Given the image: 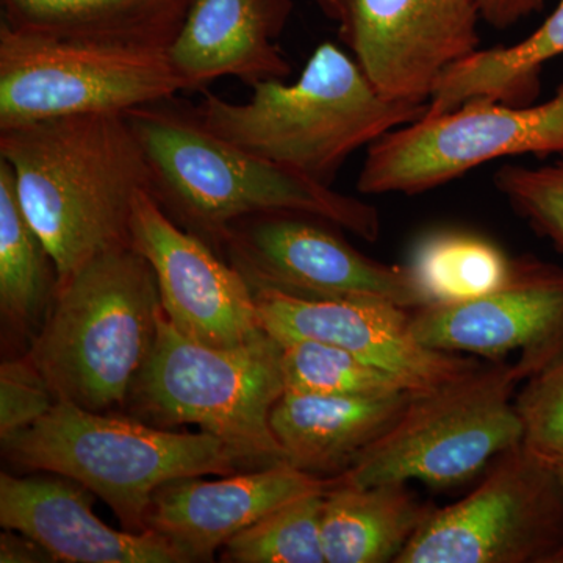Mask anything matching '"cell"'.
I'll use <instances>...</instances> for the list:
<instances>
[{
    "mask_svg": "<svg viewBox=\"0 0 563 563\" xmlns=\"http://www.w3.org/2000/svg\"><path fill=\"white\" fill-rule=\"evenodd\" d=\"M25 218L65 280L101 252L131 243L150 163L125 113L80 114L0 131Z\"/></svg>",
    "mask_w": 563,
    "mask_h": 563,
    "instance_id": "6da1fadb",
    "label": "cell"
},
{
    "mask_svg": "<svg viewBox=\"0 0 563 563\" xmlns=\"http://www.w3.org/2000/svg\"><path fill=\"white\" fill-rule=\"evenodd\" d=\"M150 163L152 195L187 231L218 244L232 224L255 214H312L366 242L383 222L376 207L236 146L195 111L165 102L125 113Z\"/></svg>",
    "mask_w": 563,
    "mask_h": 563,
    "instance_id": "7a4b0ae2",
    "label": "cell"
},
{
    "mask_svg": "<svg viewBox=\"0 0 563 563\" xmlns=\"http://www.w3.org/2000/svg\"><path fill=\"white\" fill-rule=\"evenodd\" d=\"M246 102L206 92L199 121L243 150L332 185L344 162L388 132L428 113V103L387 98L352 55L322 43L301 76L252 85Z\"/></svg>",
    "mask_w": 563,
    "mask_h": 563,
    "instance_id": "3957f363",
    "label": "cell"
},
{
    "mask_svg": "<svg viewBox=\"0 0 563 563\" xmlns=\"http://www.w3.org/2000/svg\"><path fill=\"white\" fill-rule=\"evenodd\" d=\"M162 310L151 263L121 244L58 282L25 355L58 399L107 413L129 401Z\"/></svg>",
    "mask_w": 563,
    "mask_h": 563,
    "instance_id": "277c9868",
    "label": "cell"
},
{
    "mask_svg": "<svg viewBox=\"0 0 563 563\" xmlns=\"http://www.w3.org/2000/svg\"><path fill=\"white\" fill-rule=\"evenodd\" d=\"M3 457L18 468L60 474L109 504L129 532L147 531L155 492L172 481L231 476L236 455L209 432H172L91 412L58 399L31 428L2 439Z\"/></svg>",
    "mask_w": 563,
    "mask_h": 563,
    "instance_id": "5b68a950",
    "label": "cell"
},
{
    "mask_svg": "<svg viewBox=\"0 0 563 563\" xmlns=\"http://www.w3.org/2000/svg\"><path fill=\"white\" fill-rule=\"evenodd\" d=\"M282 344L268 333L239 347L192 342L161 313L154 346L129 404L162 428L196 424L220 439L242 468L287 462L272 428L285 393Z\"/></svg>",
    "mask_w": 563,
    "mask_h": 563,
    "instance_id": "8992f818",
    "label": "cell"
},
{
    "mask_svg": "<svg viewBox=\"0 0 563 563\" xmlns=\"http://www.w3.org/2000/svg\"><path fill=\"white\" fill-rule=\"evenodd\" d=\"M529 377L520 362H493L415 396L339 483L369 487L417 481L454 487L472 479L523 439L515 393Z\"/></svg>",
    "mask_w": 563,
    "mask_h": 563,
    "instance_id": "52a82bcc",
    "label": "cell"
},
{
    "mask_svg": "<svg viewBox=\"0 0 563 563\" xmlns=\"http://www.w3.org/2000/svg\"><path fill=\"white\" fill-rule=\"evenodd\" d=\"M185 91L168 49L55 38L0 24V131L57 118L128 113Z\"/></svg>",
    "mask_w": 563,
    "mask_h": 563,
    "instance_id": "ba28073f",
    "label": "cell"
},
{
    "mask_svg": "<svg viewBox=\"0 0 563 563\" xmlns=\"http://www.w3.org/2000/svg\"><path fill=\"white\" fill-rule=\"evenodd\" d=\"M563 155V84L542 103L472 99L426 114L366 147L363 195H422L485 163L521 155Z\"/></svg>",
    "mask_w": 563,
    "mask_h": 563,
    "instance_id": "9c48e42d",
    "label": "cell"
},
{
    "mask_svg": "<svg viewBox=\"0 0 563 563\" xmlns=\"http://www.w3.org/2000/svg\"><path fill=\"white\" fill-rule=\"evenodd\" d=\"M395 563H563L554 462L521 443L506 451L465 498L433 507Z\"/></svg>",
    "mask_w": 563,
    "mask_h": 563,
    "instance_id": "30bf717a",
    "label": "cell"
},
{
    "mask_svg": "<svg viewBox=\"0 0 563 563\" xmlns=\"http://www.w3.org/2000/svg\"><path fill=\"white\" fill-rule=\"evenodd\" d=\"M333 229L340 228L312 214H255L232 224L221 246L254 291L407 310L429 306L409 266L374 261Z\"/></svg>",
    "mask_w": 563,
    "mask_h": 563,
    "instance_id": "8fae6325",
    "label": "cell"
},
{
    "mask_svg": "<svg viewBox=\"0 0 563 563\" xmlns=\"http://www.w3.org/2000/svg\"><path fill=\"white\" fill-rule=\"evenodd\" d=\"M374 87L428 103L455 63L479 49L477 0H314Z\"/></svg>",
    "mask_w": 563,
    "mask_h": 563,
    "instance_id": "7c38bea8",
    "label": "cell"
},
{
    "mask_svg": "<svg viewBox=\"0 0 563 563\" xmlns=\"http://www.w3.org/2000/svg\"><path fill=\"white\" fill-rule=\"evenodd\" d=\"M131 243L151 263L163 313L181 335L207 346L239 347L265 333L243 274L181 229L151 191L136 196Z\"/></svg>",
    "mask_w": 563,
    "mask_h": 563,
    "instance_id": "4fadbf2b",
    "label": "cell"
},
{
    "mask_svg": "<svg viewBox=\"0 0 563 563\" xmlns=\"http://www.w3.org/2000/svg\"><path fill=\"white\" fill-rule=\"evenodd\" d=\"M413 336L431 350L501 362L517 358L529 377L563 354V268L515 258L501 287L470 301L412 310Z\"/></svg>",
    "mask_w": 563,
    "mask_h": 563,
    "instance_id": "5bb4252c",
    "label": "cell"
},
{
    "mask_svg": "<svg viewBox=\"0 0 563 563\" xmlns=\"http://www.w3.org/2000/svg\"><path fill=\"white\" fill-rule=\"evenodd\" d=\"M258 321L277 342L313 340L351 352L402 377L420 391L433 390L479 368L472 355L431 350L410 328V310L369 301H317L255 290Z\"/></svg>",
    "mask_w": 563,
    "mask_h": 563,
    "instance_id": "9a60e30c",
    "label": "cell"
},
{
    "mask_svg": "<svg viewBox=\"0 0 563 563\" xmlns=\"http://www.w3.org/2000/svg\"><path fill=\"white\" fill-rule=\"evenodd\" d=\"M336 484V476H314L287 462L220 481L185 477L155 492L147 529L168 537L191 562H211L225 542L266 515Z\"/></svg>",
    "mask_w": 563,
    "mask_h": 563,
    "instance_id": "2e32d148",
    "label": "cell"
},
{
    "mask_svg": "<svg viewBox=\"0 0 563 563\" xmlns=\"http://www.w3.org/2000/svg\"><path fill=\"white\" fill-rule=\"evenodd\" d=\"M95 499V493L60 474H0V525L36 540L57 562H191L168 537L152 529L110 528L92 514Z\"/></svg>",
    "mask_w": 563,
    "mask_h": 563,
    "instance_id": "e0dca14e",
    "label": "cell"
},
{
    "mask_svg": "<svg viewBox=\"0 0 563 563\" xmlns=\"http://www.w3.org/2000/svg\"><path fill=\"white\" fill-rule=\"evenodd\" d=\"M292 0H195L168 47L185 91L203 90L222 77L252 85L285 80L291 65L280 38Z\"/></svg>",
    "mask_w": 563,
    "mask_h": 563,
    "instance_id": "ac0fdd59",
    "label": "cell"
},
{
    "mask_svg": "<svg viewBox=\"0 0 563 563\" xmlns=\"http://www.w3.org/2000/svg\"><path fill=\"white\" fill-rule=\"evenodd\" d=\"M417 395L420 393L332 396L285 391L274 406L272 428L287 463L314 476H339L398 420Z\"/></svg>",
    "mask_w": 563,
    "mask_h": 563,
    "instance_id": "d6986e66",
    "label": "cell"
},
{
    "mask_svg": "<svg viewBox=\"0 0 563 563\" xmlns=\"http://www.w3.org/2000/svg\"><path fill=\"white\" fill-rule=\"evenodd\" d=\"M195 0H0L2 24L55 38L168 49Z\"/></svg>",
    "mask_w": 563,
    "mask_h": 563,
    "instance_id": "ffe728a7",
    "label": "cell"
},
{
    "mask_svg": "<svg viewBox=\"0 0 563 563\" xmlns=\"http://www.w3.org/2000/svg\"><path fill=\"white\" fill-rule=\"evenodd\" d=\"M432 510L407 484L339 483L325 493L322 506L325 563L396 562Z\"/></svg>",
    "mask_w": 563,
    "mask_h": 563,
    "instance_id": "44dd1931",
    "label": "cell"
},
{
    "mask_svg": "<svg viewBox=\"0 0 563 563\" xmlns=\"http://www.w3.org/2000/svg\"><path fill=\"white\" fill-rule=\"evenodd\" d=\"M563 55V0L528 38L510 46L473 52L437 84L428 114L446 113L472 99L526 106L540 92L543 66Z\"/></svg>",
    "mask_w": 563,
    "mask_h": 563,
    "instance_id": "7402d4cb",
    "label": "cell"
},
{
    "mask_svg": "<svg viewBox=\"0 0 563 563\" xmlns=\"http://www.w3.org/2000/svg\"><path fill=\"white\" fill-rule=\"evenodd\" d=\"M58 284L57 266L25 218L11 166L0 158V310L25 332L46 317Z\"/></svg>",
    "mask_w": 563,
    "mask_h": 563,
    "instance_id": "603a6c76",
    "label": "cell"
},
{
    "mask_svg": "<svg viewBox=\"0 0 563 563\" xmlns=\"http://www.w3.org/2000/svg\"><path fill=\"white\" fill-rule=\"evenodd\" d=\"M515 258L476 233H429L415 247L409 269L431 303L470 301L501 287Z\"/></svg>",
    "mask_w": 563,
    "mask_h": 563,
    "instance_id": "cb8c5ba5",
    "label": "cell"
},
{
    "mask_svg": "<svg viewBox=\"0 0 563 563\" xmlns=\"http://www.w3.org/2000/svg\"><path fill=\"white\" fill-rule=\"evenodd\" d=\"M280 344L285 391L332 396L422 393L402 377L362 361L342 347L313 340H291Z\"/></svg>",
    "mask_w": 563,
    "mask_h": 563,
    "instance_id": "d4e9b609",
    "label": "cell"
},
{
    "mask_svg": "<svg viewBox=\"0 0 563 563\" xmlns=\"http://www.w3.org/2000/svg\"><path fill=\"white\" fill-rule=\"evenodd\" d=\"M325 493L303 496L266 515L221 548V562L325 563L321 517Z\"/></svg>",
    "mask_w": 563,
    "mask_h": 563,
    "instance_id": "484cf974",
    "label": "cell"
},
{
    "mask_svg": "<svg viewBox=\"0 0 563 563\" xmlns=\"http://www.w3.org/2000/svg\"><path fill=\"white\" fill-rule=\"evenodd\" d=\"M493 184L510 209L563 254V155L547 165L503 166Z\"/></svg>",
    "mask_w": 563,
    "mask_h": 563,
    "instance_id": "4316f807",
    "label": "cell"
},
{
    "mask_svg": "<svg viewBox=\"0 0 563 563\" xmlns=\"http://www.w3.org/2000/svg\"><path fill=\"white\" fill-rule=\"evenodd\" d=\"M515 410L521 444L548 461H563V354L525 380Z\"/></svg>",
    "mask_w": 563,
    "mask_h": 563,
    "instance_id": "83f0119b",
    "label": "cell"
},
{
    "mask_svg": "<svg viewBox=\"0 0 563 563\" xmlns=\"http://www.w3.org/2000/svg\"><path fill=\"white\" fill-rule=\"evenodd\" d=\"M58 398L27 355L0 365V439L31 428Z\"/></svg>",
    "mask_w": 563,
    "mask_h": 563,
    "instance_id": "f1b7e54d",
    "label": "cell"
},
{
    "mask_svg": "<svg viewBox=\"0 0 563 563\" xmlns=\"http://www.w3.org/2000/svg\"><path fill=\"white\" fill-rule=\"evenodd\" d=\"M548 0H477L481 18L492 27L506 31L543 10Z\"/></svg>",
    "mask_w": 563,
    "mask_h": 563,
    "instance_id": "f546056e",
    "label": "cell"
},
{
    "mask_svg": "<svg viewBox=\"0 0 563 563\" xmlns=\"http://www.w3.org/2000/svg\"><path fill=\"white\" fill-rule=\"evenodd\" d=\"M0 562L43 563L57 562L54 555L25 533L5 529L0 536Z\"/></svg>",
    "mask_w": 563,
    "mask_h": 563,
    "instance_id": "4dcf8cb0",
    "label": "cell"
},
{
    "mask_svg": "<svg viewBox=\"0 0 563 563\" xmlns=\"http://www.w3.org/2000/svg\"><path fill=\"white\" fill-rule=\"evenodd\" d=\"M555 470H558L559 479H561L563 490V461L554 462Z\"/></svg>",
    "mask_w": 563,
    "mask_h": 563,
    "instance_id": "1f68e13d",
    "label": "cell"
}]
</instances>
